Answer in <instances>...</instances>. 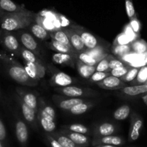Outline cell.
Here are the masks:
<instances>
[{"label": "cell", "instance_id": "obj_12", "mask_svg": "<svg viewBox=\"0 0 147 147\" xmlns=\"http://www.w3.org/2000/svg\"><path fill=\"white\" fill-rule=\"evenodd\" d=\"M16 92L22 99L24 102L32 109L35 113H38V94L33 92H28L22 88H16Z\"/></svg>", "mask_w": 147, "mask_h": 147}, {"label": "cell", "instance_id": "obj_50", "mask_svg": "<svg viewBox=\"0 0 147 147\" xmlns=\"http://www.w3.org/2000/svg\"><path fill=\"white\" fill-rule=\"evenodd\" d=\"M144 100L145 101V102L147 104V96H146V97H144Z\"/></svg>", "mask_w": 147, "mask_h": 147}, {"label": "cell", "instance_id": "obj_35", "mask_svg": "<svg viewBox=\"0 0 147 147\" xmlns=\"http://www.w3.org/2000/svg\"><path fill=\"white\" fill-rule=\"evenodd\" d=\"M76 59L81 61L82 62H83L85 64L90 65V66H96L98 63L95 59H93L90 54H88L85 51L77 53L76 54Z\"/></svg>", "mask_w": 147, "mask_h": 147}, {"label": "cell", "instance_id": "obj_6", "mask_svg": "<svg viewBox=\"0 0 147 147\" xmlns=\"http://www.w3.org/2000/svg\"><path fill=\"white\" fill-rule=\"evenodd\" d=\"M18 31V38L22 46L30 51L33 52L36 56H40L41 51L35 38L26 31H23L22 30Z\"/></svg>", "mask_w": 147, "mask_h": 147}, {"label": "cell", "instance_id": "obj_11", "mask_svg": "<svg viewBox=\"0 0 147 147\" xmlns=\"http://www.w3.org/2000/svg\"><path fill=\"white\" fill-rule=\"evenodd\" d=\"M71 25L69 28L64 29V30L69 37V41H70L72 48L77 53L85 51L86 48L84 46L81 36L75 30L72 28Z\"/></svg>", "mask_w": 147, "mask_h": 147}, {"label": "cell", "instance_id": "obj_48", "mask_svg": "<svg viewBox=\"0 0 147 147\" xmlns=\"http://www.w3.org/2000/svg\"><path fill=\"white\" fill-rule=\"evenodd\" d=\"M5 12H2V10H0V20H1V18H2V15H4V14H5Z\"/></svg>", "mask_w": 147, "mask_h": 147}, {"label": "cell", "instance_id": "obj_38", "mask_svg": "<svg viewBox=\"0 0 147 147\" xmlns=\"http://www.w3.org/2000/svg\"><path fill=\"white\" fill-rule=\"evenodd\" d=\"M138 71H139L138 68L132 67L131 66V69L128 70V71L125 74V75L123 76L120 79H121V81H123L125 83L131 82H133L136 79V77L137 74L138 73Z\"/></svg>", "mask_w": 147, "mask_h": 147}, {"label": "cell", "instance_id": "obj_28", "mask_svg": "<svg viewBox=\"0 0 147 147\" xmlns=\"http://www.w3.org/2000/svg\"><path fill=\"white\" fill-rule=\"evenodd\" d=\"M50 134L59 141V143L62 147H84L77 145L73 141H71L70 138H68L66 136L63 135L59 131H54L53 133H51Z\"/></svg>", "mask_w": 147, "mask_h": 147}, {"label": "cell", "instance_id": "obj_15", "mask_svg": "<svg viewBox=\"0 0 147 147\" xmlns=\"http://www.w3.org/2000/svg\"><path fill=\"white\" fill-rule=\"evenodd\" d=\"M17 99H18L20 106L22 115H23L25 120L31 126L33 127L34 128H36L38 125V121H37V113L22 100V99L19 95H18Z\"/></svg>", "mask_w": 147, "mask_h": 147}, {"label": "cell", "instance_id": "obj_24", "mask_svg": "<svg viewBox=\"0 0 147 147\" xmlns=\"http://www.w3.org/2000/svg\"><path fill=\"white\" fill-rule=\"evenodd\" d=\"M25 8L23 5H19L12 0H0V10L5 13H15L21 12Z\"/></svg>", "mask_w": 147, "mask_h": 147}, {"label": "cell", "instance_id": "obj_8", "mask_svg": "<svg viewBox=\"0 0 147 147\" xmlns=\"http://www.w3.org/2000/svg\"><path fill=\"white\" fill-rule=\"evenodd\" d=\"M71 27L74 29L75 30L80 34V36H81L84 46H85L86 48V50L93 49L100 45L97 38H96L95 36H94L91 32L86 30L84 28H82V27L81 26H79V25H72Z\"/></svg>", "mask_w": 147, "mask_h": 147}, {"label": "cell", "instance_id": "obj_47", "mask_svg": "<svg viewBox=\"0 0 147 147\" xmlns=\"http://www.w3.org/2000/svg\"><path fill=\"white\" fill-rule=\"evenodd\" d=\"M92 147H120V146H113V145H106V144H101V145H97Z\"/></svg>", "mask_w": 147, "mask_h": 147}, {"label": "cell", "instance_id": "obj_44", "mask_svg": "<svg viewBox=\"0 0 147 147\" xmlns=\"http://www.w3.org/2000/svg\"><path fill=\"white\" fill-rule=\"evenodd\" d=\"M45 139H46L47 144L49 146V147H62L61 144H59V141L52 136L50 134L45 133Z\"/></svg>", "mask_w": 147, "mask_h": 147}, {"label": "cell", "instance_id": "obj_21", "mask_svg": "<svg viewBox=\"0 0 147 147\" xmlns=\"http://www.w3.org/2000/svg\"><path fill=\"white\" fill-rule=\"evenodd\" d=\"M118 94H123L127 97H134L143 93L147 92V84H140V85L126 86L123 88L118 90Z\"/></svg>", "mask_w": 147, "mask_h": 147}, {"label": "cell", "instance_id": "obj_18", "mask_svg": "<svg viewBox=\"0 0 147 147\" xmlns=\"http://www.w3.org/2000/svg\"><path fill=\"white\" fill-rule=\"evenodd\" d=\"M15 135L21 147H27L29 132L26 123L22 120H18L15 123Z\"/></svg>", "mask_w": 147, "mask_h": 147}, {"label": "cell", "instance_id": "obj_5", "mask_svg": "<svg viewBox=\"0 0 147 147\" xmlns=\"http://www.w3.org/2000/svg\"><path fill=\"white\" fill-rule=\"evenodd\" d=\"M0 42L5 50L20 57L22 45L20 44L18 38L12 32L5 30L1 36Z\"/></svg>", "mask_w": 147, "mask_h": 147}, {"label": "cell", "instance_id": "obj_17", "mask_svg": "<svg viewBox=\"0 0 147 147\" xmlns=\"http://www.w3.org/2000/svg\"><path fill=\"white\" fill-rule=\"evenodd\" d=\"M74 82V79L64 72H56L49 80V84L53 87H63L71 86Z\"/></svg>", "mask_w": 147, "mask_h": 147}, {"label": "cell", "instance_id": "obj_34", "mask_svg": "<svg viewBox=\"0 0 147 147\" xmlns=\"http://www.w3.org/2000/svg\"><path fill=\"white\" fill-rule=\"evenodd\" d=\"M132 52L138 54H145L147 53V43L143 40H135L130 43Z\"/></svg>", "mask_w": 147, "mask_h": 147}, {"label": "cell", "instance_id": "obj_33", "mask_svg": "<svg viewBox=\"0 0 147 147\" xmlns=\"http://www.w3.org/2000/svg\"><path fill=\"white\" fill-rule=\"evenodd\" d=\"M131 113V107L127 105L121 106L113 113V118L117 121H123Z\"/></svg>", "mask_w": 147, "mask_h": 147}, {"label": "cell", "instance_id": "obj_23", "mask_svg": "<svg viewBox=\"0 0 147 147\" xmlns=\"http://www.w3.org/2000/svg\"><path fill=\"white\" fill-rule=\"evenodd\" d=\"M46 46L48 49H51L52 51H54L56 53H69V54L76 55L77 53L75 51L69 48V46L63 44L59 41L53 40L51 38L49 41H46Z\"/></svg>", "mask_w": 147, "mask_h": 147}, {"label": "cell", "instance_id": "obj_46", "mask_svg": "<svg viewBox=\"0 0 147 147\" xmlns=\"http://www.w3.org/2000/svg\"><path fill=\"white\" fill-rule=\"evenodd\" d=\"M130 26H131V28L133 30V31H134L135 33L138 32V31H139L140 30V23L138 21V20L136 19V18L131 20Z\"/></svg>", "mask_w": 147, "mask_h": 147}, {"label": "cell", "instance_id": "obj_41", "mask_svg": "<svg viewBox=\"0 0 147 147\" xmlns=\"http://www.w3.org/2000/svg\"><path fill=\"white\" fill-rule=\"evenodd\" d=\"M131 43H132V41H131L129 37L125 32H122L117 36L113 45H127Z\"/></svg>", "mask_w": 147, "mask_h": 147}, {"label": "cell", "instance_id": "obj_39", "mask_svg": "<svg viewBox=\"0 0 147 147\" xmlns=\"http://www.w3.org/2000/svg\"><path fill=\"white\" fill-rule=\"evenodd\" d=\"M131 68V66H129V65H125V66H122V67L112 69V70H110V75L114 76V77H118V78H121L123 76L125 75V74L128 71V70H129Z\"/></svg>", "mask_w": 147, "mask_h": 147}, {"label": "cell", "instance_id": "obj_30", "mask_svg": "<svg viewBox=\"0 0 147 147\" xmlns=\"http://www.w3.org/2000/svg\"><path fill=\"white\" fill-rule=\"evenodd\" d=\"M61 129L79 133V134H85V135H90L91 134V131H90V129L86 125L81 123H72L69 124V125H63Z\"/></svg>", "mask_w": 147, "mask_h": 147}, {"label": "cell", "instance_id": "obj_32", "mask_svg": "<svg viewBox=\"0 0 147 147\" xmlns=\"http://www.w3.org/2000/svg\"><path fill=\"white\" fill-rule=\"evenodd\" d=\"M20 57H22L24 59V61L29 63H43V62L41 61L39 56H36L33 52L30 51L28 49H25V47L22 46L20 52Z\"/></svg>", "mask_w": 147, "mask_h": 147}, {"label": "cell", "instance_id": "obj_4", "mask_svg": "<svg viewBox=\"0 0 147 147\" xmlns=\"http://www.w3.org/2000/svg\"><path fill=\"white\" fill-rule=\"evenodd\" d=\"M54 91L60 95L75 98L92 97L97 95V92L92 89L71 85L63 87H54Z\"/></svg>", "mask_w": 147, "mask_h": 147}, {"label": "cell", "instance_id": "obj_51", "mask_svg": "<svg viewBox=\"0 0 147 147\" xmlns=\"http://www.w3.org/2000/svg\"></svg>", "mask_w": 147, "mask_h": 147}, {"label": "cell", "instance_id": "obj_29", "mask_svg": "<svg viewBox=\"0 0 147 147\" xmlns=\"http://www.w3.org/2000/svg\"><path fill=\"white\" fill-rule=\"evenodd\" d=\"M50 37L51 39L60 42V43H63V44L66 45V46H69V48L73 49L70 41H69V37H68L67 34L66 33L64 30H58L53 31V32H50Z\"/></svg>", "mask_w": 147, "mask_h": 147}, {"label": "cell", "instance_id": "obj_45", "mask_svg": "<svg viewBox=\"0 0 147 147\" xmlns=\"http://www.w3.org/2000/svg\"><path fill=\"white\" fill-rule=\"evenodd\" d=\"M7 138V131L2 120L0 118V141L5 142Z\"/></svg>", "mask_w": 147, "mask_h": 147}, {"label": "cell", "instance_id": "obj_26", "mask_svg": "<svg viewBox=\"0 0 147 147\" xmlns=\"http://www.w3.org/2000/svg\"><path fill=\"white\" fill-rule=\"evenodd\" d=\"M94 105H95V102L94 101L87 100V101L84 102L79 103V104L74 105L69 110V112L71 115H82V114L87 113L89 110H90L92 107H94Z\"/></svg>", "mask_w": 147, "mask_h": 147}, {"label": "cell", "instance_id": "obj_42", "mask_svg": "<svg viewBox=\"0 0 147 147\" xmlns=\"http://www.w3.org/2000/svg\"><path fill=\"white\" fill-rule=\"evenodd\" d=\"M125 6L126 14L130 20L134 19V18H136V11L134 9L132 0H125Z\"/></svg>", "mask_w": 147, "mask_h": 147}, {"label": "cell", "instance_id": "obj_13", "mask_svg": "<svg viewBox=\"0 0 147 147\" xmlns=\"http://www.w3.org/2000/svg\"><path fill=\"white\" fill-rule=\"evenodd\" d=\"M97 87L107 90H118L126 87V84L121 81V79L110 75L102 81L96 83Z\"/></svg>", "mask_w": 147, "mask_h": 147}, {"label": "cell", "instance_id": "obj_9", "mask_svg": "<svg viewBox=\"0 0 147 147\" xmlns=\"http://www.w3.org/2000/svg\"><path fill=\"white\" fill-rule=\"evenodd\" d=\"M117 132H118V127L115 124L105 122L94 125L92 131H91V134L92 135L93 138H97V137L114 135Z\"/></svg>", "mask_w": 147, "mask_h": 147}, {"label": "cell", "instance_id": "obj_43", "mask_svg": "<svg viewBox=\"0 0 147 147\" xmlns=\"http://www.w3.org/2000/svg\"><path fill=\"white\" fill-rule=\"evenodd\" d=\"M125 63L120 60L118 58L115 57V56L110 55V60H109V67H110V70L114 69H117V68L122 67V66H125Z\"/></svg>", "mask_w": 147, "mask_h": 147}, {"label": "cell", "instance_id": "obj_3", "mask_svg": "<svg viewBox=\"0 0 147 147\" xmlns=\"http://www.w3.org/2000/svg\"><path fill=\"white\" fill-rule=\"evenodd\" d=\"M55 119L56 112L53 107L48 104L43 97L39 96L38 108L37 113V121L39 126L45 133L51 134L54 132L56 128Z\"/></svg>", "mask_w": 147, "mask_h": 147}, {"label": "cell", "instance_id": "obj_25", "mask_svg": "<svg viewBox=\"0 0 147 147\" xmlns=\"http://www.w3.org/2000/svg\"><path fill=\"white\" fill-rule=\"evenodd\" d=\"M76 68L80 75L85 80H88L96 71L95 66H90V65L85 64L78 59L76 60Z\"/></svg>", "mask_w": 147, "mask_h": 147}, {"label": "cell", "instance_id": "obj_19", "mask_svg": "<svg viewBox=\"0 0 147 147\" xmlns=\"http://www.w3.org/2000/svg\"><path fill=\"white\" fill-rule=\"evenodd\" d=\"M59 131L63 134V135L66 136L68 138H70L71 141H73L77 145L84 147H89L91 145L92 139H90V137L87 135H85V134L72 132V131H66V130L63 129L59 130Z\"/></svg>", "mask_w": 147, "mask_h": 147}, {"label": "cell", "instance_id": "obj_36", "mask_svg": "<svg viewBox=\"0 0 147 147\" xmlns=\"http://www.w3.org/2000/svg\"><path fill=\"white\" fill-rule=\"evenodd\" d=\"M147 82V66H142L138 71V73L137 74L136 77L132 82L133 84H144V83Z\"/></svg>", "mask_w": 147, "mask_h": 147}, {"label": "cell", "instance_id": "obj_37", "mask_svg": "<svg viewBox=\"0 0 147 147\" xmlns=\"http://www.w3.org/2000/svg\"><path fill=\"white\" fill-rule=\"evenodd\" d=\"M109 60H110V54L103 58L97 63V64L95 66L96 71L110 72V69L109 67Z\"/></svg>", "mask_w": 147, "mask_h": 147}, {"label": "cell", "instance_id": "obj_16", "mask_svg": "<svg viewBox=\"0 0 147 147\" xmlns=\"http://www.w3.org/2000/svg\"><path fill=\"white\" fill-rule=\"evenodd\" d=\"M124 144H125L124 138L122 136L116 135H110L106 136L92 138L91 142L92 146L101 145V144H106V145L117 146L121 147Z\"/></svg>", "mask_w": 147, "mask_h": 147}, {"label": "cell", "instance_id": "obj_10", "mask_svg": "<svg viewBox=\"0 0 147 147\" xmlns=\"http://www.w3.org/2000/svg\"><path fill=\"white\" fill-rule=\"evenodd\" d=\"M143 126V121L136 113H133L131 116L129 133H128V141L134 142L138 139Z\"/></svg>", "mask_w": 147, "mask_h": 147}, {"label": "cell", "instance_id": "obj_40", "mask_svg": "<svg viewBox=\"0 0 147 147\" xmlns=\"http://www.w3.org/2000/svg\"><path fill=\"white\" fill-rule=\"evenodd\" d=\"M110 75V72H100V71H95L92 75L88 79L89 81L92 83L96 84L97 82L102 81L106 78L107 77Z\"/></svg>", "mask_w": 147, "mask_h": 147}, {"label": "cell", "instance_id": "obj_1", "mask_svg": "<svg viewBox=\"0 0 147 147\" xmlns=\"http://www.w3.org/2000/svg\"><path fill=\"white\" fill-rule=\"evenodd\" d=\"M0 61L9 77L18 84L29 87H35L38 84L39 82L31 78L24 66H22L14 58L6 53H0Z\"/></svg>", "mask_w": 147, "mask_h": 147}, {"label": "cell", "instance_id": "obj_49", "mask_svg": "<svg viewBox=\"0 0 147 147\" xmlns=\"http://www.w3.org/2000/svg\"><path fill=\"white\" fill-rule=\"evenodd\" d=\"M0 147H5V146H4L3 142H2V141H0Z\"/></svg>", "mask_w": 147, "mask_h": 147}, {"label": "cell", "instance_id": "obj_7", "mask_svg": "<svg viewBox=\"0 0 147 147\" xmlns=\"http://www.w3.org/2000/svg\"><path fill=\"white\" fill-rule=\"evenodd\" d=\"M52 100L54 102L55 104L61 110L65 111H69L71 107L79 103L84 102L87 101V99L82 98H75V97H68L65 96L60 95V94H54L52 97Z\"/></svg>", "mask_w": 147, "mask_h": 147}, {"label": "cell", "instance_id": "obj_2", "mask_svg": "<svg viewBox=\"0 0 147 147\" xmlns=\"http://www.w3.org/2000/svg\"><path fill=\"white\" fill-rule=\"evenodd\" d=\"M35 15L27 9L15 13H5L0 20V25L4 30L9 32L23 30L35 21Z\"/></svg>", "mask_w": 147, "mask_h": 147}, {"label": "cell", "instance_id": "obj_22", "mask_svg": "<svg viewBox=\"0 0 147 147\" xmlns=\"http://www.w3.org/2000/svg\"><path fill=\"white\" fill-rule=\"evenodd\" d=\"M28 28H29L30 32L33 34L34 36L39 40H43V41H47L49 39L51 38L50 32L46 30L43 26L37 23L35 21L32 22Z\"/></svg>", "mask_w": 147, "mask_h": 147}, {"label": "cell", "instance_id": "obj_14", "mask_svg": "<svg viewBox=\"0 0 147 147\" xmlns=\"http://www.w3.org/2000/svg\"><path fill=\"white\" fill-rule=\"evenodd\" d=\"M24 67L31 78L38 82L46 74V67L44 63H34L25 61Z\"/></svg>", "mask_w": 147, "mask_h": 147}, {"label": "cell", "instance_id": "obj_20", "mask_svg": "<svg viewBox=\"0 0 147 147\" xmlns=\"http://www.w3.org/2000/svg\"><path fill=\"white\" fill-rule=\"evenodd\" d=\"M53 61L55 63L64 66H70L71 68L76 67V55L69 53H56L53 55Z\"/></svg>", "mask_w": 147, "mask_h": 147}, {"label": "cell", "instance_id": "obj_27", "mask_svg": "<svg viewBox=\"0 0 147 147\" xmlns=\"http://www.w3.org/2000/svg\"><path fill=\"white\" fill-rule=\"evenodd\" d=\"M85 52H87L93 59H94L97 62H99L101 59H102L103 58H105L109 54V49L106 46L100 44L94 49L86 50Z\"/></svg>", "mask_w": 147, "mask_h": 147}, {"label": "cell", "instance_id": "obj_31", "mask_svg": "<svg viewBox=\"0 0 147 147\" xmlns=\"http://www.w3.org/2000/svg\"><path fill=\"white\" fill-rule=\"evenodd\" d=\"M110 51L112 52L114 56L118 59L132 52L131 45H113Z\"/></svg>", "mask_w": 147, "mask_h": 147}]
</instances>
